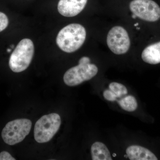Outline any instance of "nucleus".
Instances as JSON below:
<instances>
[{
	"label": "nucleus",
	"mask_w": 160,
	"mask_h": 160,
	"mask_svg": "<svg viewBox=\"0 0 160 160\" xmlns=\"http://www.w3.org/2000/svg\"><path fill=\"white\" fill-rule=\"evenodd\" d=\"M86 32L84 26L72 23L61 29L56 38L57 45L65 52L71 53L79 49L86 40Z\"/></svg>",
	"instance_id": "1"
},
{
	"label": "nucleus",
	"mask_w": 160,
	"mask_h": 160,
	"mask_svg": "<svg viewBox=\"0 0 160 160\" xmlns=\"http://www.w3.org/2000/svg\"><path fill=\"white\" fill-rule=\"evenodd\" d=\"M97 66L90 63V59L83 57L79 61L78 66L68 69L63 77L64 82L69 86H78L85 81H89L96 75Z\"/></svg>",
	"instance_id": "2"
},
{
	"label": "nucleus",
	"mask_w": 160,
	"mask_h": 160,
	"mask_svg": "<svg viewBox=\"0 0 160 160\" xmlns=\"http://www.w3.org/2000/svg\"><path fill=\"white\" fill-rule=\"evenodd\" d=\"M34 53V46L32 40L25 38L21 40L12 53L9 66L15 72H22L29 67Z\"/></svg>",
	"instance_id": "3"
},
{
	"label": "nucleus",
	"mask_w": 160,
	"mask_h": 160,
	"mask_svg": "<svg viewBox=\"0 0 160 160\" xmlns=\"http://www.w3.org/2000/svg\"><path fill=\"white\" fill-rule=\"evenodd\" d=\"M61 124V117L58 113H52L42 117L35 125V140L39 143L49 142L58 131Z\"/></svg>",
	"instance_id": "4"
},
{
	"label": "nucleus",
	"mask_w": 160,
	"mask_h": 160,
	"mask_svg": "<svg viewBox=\"0 0 160 160\" xmlns=\"http://www.w3.org/2000/svg\"><path fill=\"white\" fill-rule=\"evenodd\" d=\"M32 122L28 119H19L6 124L2 132V137L6 144L13 146L21 142L29 134Z\"/></svg>",
	"instance_id": "5"
},
{
	"label": "nucleus",
	"mask_w": 160,
	"mask_h": 160,
	"mask_svg": "<svg viewBox=\"0 0 160 160\" xmlns=\"http://www.w3.org/2000/svg\"><path fill=\"white\" fill-rule=\"evenodd\" d=\"M129 9L133 14L144 21L155 22L160 19V7L152 0H133L129 4Z\"/></svg>",
	"instance_id": "6"
},
{
	"label": "nucleus",
	"mask_w": 160,
	"mask_h": 160,
	"mask_svg": "<svg viewBox=\"0 0 160 160\" xmlns=\"http://www.w3.org/2000/svg\"><path fill=\"white\" fill-rule=\"evenodd\" d=\"M106 42L109 49L116 54H125L130 48V40L129 34L122 26L112 27L108 32Z\"/></svg>",
	"instance_id": "7"
},
{
	"label": "nucleus",
	"mask_w": 160,
	"mask_h": 160,
	"mask_svg": "<svg viewBox=\"0 0 160 160\" xmlns=\"http://www.w3.org/2000/svg\"><path fill=\"white\" fill-rule=\"evenodd\" d=\"M88 0H60L58 5L59 12L66 17H73L86 7Z\"/></svg>",
	"instance_id": "8"
},
{
	"label": "nucleus",
	"mask_w": 160,
	"mask_h": 160,
	"mask_svg": "<svg viewBox=\"0 0 160 160\" xmlns=\"http://www.w3.org/2000/svg\"><path fill=\"white\" fill-rule=\"evenodd\" d=\"M126 154L130 160H158L154 153L145 147L132 145L126 150Z\"/></svg>",
	"instance_id": "9"
},
{
	"label": "nucleus",
	"mask_w": 160,
	"mask_h": 160,
	"mask_svg": "<svg viewBox=\"0 0 160 160\" xmlns=\"http://www.w3.org/2000/svg\"><path fill=\"white\" fill-rule=\"evenodd\" d=\"M142 59L144 62L157 65L160 63V42L151 44L143 50Z\"/></svg>",
	"instance_id": "10"
},
{
	"label": "nucleus",
	"mask_w": 160,
	"mask_h": 160,
	"mask_svg": "<svg viewBox=\"0 0 160 160\" xmlns=\"http://www.w3.org/2000/svg\"><path fill=\"white\" fill-rule=\"evenodd\" d=\"M92 158L93 160H112L110 152L104 143L97 142L91 146Z\"/></svg>",
	"instance_id": "11"
},
{
	"label": "nucleus",
	"mask_w": 160,
	"mask_h": 160,
	"mask_svg": "<svg viewBox=\"0 0 160 160\" xmlns=\"http://www.w3.org/2000/svg\"><path fill=\"white\" fill-rule=\"evenodd\" d=\"M118 102L121 108L126 111L133 112L137 109V101L134 97L130 95L118 100Z\"/></svg>",
	"instance_id": "12"
},
{
	"label": "nucleus",
	"mask_w": 160,
	"mask_h": 160,
	"mask_svg": "<svg viewBox=\"0 0 160 160\" xmlns=\"http://www.w3.org/2000/svg\"><path fill=\"white\" fill-rule=\"evenodd\" d=\"M109 89L114 92L118 98L122 97L128 93V90L126 86L121 83L112 82L109 84Z\"/></svg>",
	"instance_id": "13"
},
{
	"label": "nucleus",
	"mask_w": 160,
	"mask_h": 160,
	"mask_svg": "<svg viewBox=\"0 0 160 160\" xmlns=\"http://www.w3.org/2000/svg\"><path fill=\"white\" fill-rule=\"evenodd\" d=\"M9 24V19L5 13L0 12V32L7 28Z\"/></svg>",
	"instance_id": "14"
},
{
	"label": "nucleus",
	"mask_w": 160,
	"mask_h": 160,
	"mask_svg": "<svg viewBox=\"0 0 160 160\" xmlns=\"http://www.w3.org/2000/svg\"><path fill=\"white\" fill-rule=\"evenodd\" d=\"M103 96L106 100L109 102H114L117 101L118 98L117 96L110 89L105 90L103 92Z\"/></svg>",
	"instance_id": "15"
},
{
	"label": "nucleus",
	"mask_w": 160,
	"mask_h": 160,
	"mask_svg": "<svg viewBox=\"0 0 160 160\" xmlns=\"http://www.w3.org/2000/svg\"><path fill=\"white\" fill-rule=\"evenodd\" d=\"M11 154L7 151H2L0 153V160H15Z\"/></svg>",
	"instance_id": "16"
},
{
	"label": "nucleus",
	"mask_w": 160,
	"mask_h": 160,
	"mask_svg": "<svg viewBox=\"0 0 160 160\" xmlns=\"http://www.w3.org/2000/svg\"><path fill=\"white\" fill-rule=\"evenodd\" d=\"M132 18H137V17L134 14H133L132 15Z\"/></svg>",
	"instance_id": "17"
},
{
	"label": "nucleus",
	"mask_w": 160,
	"mask_h": 160,
	"mask_svg": "<svg viewBox=\"0 0 160 160\" xmlns=\"http://www.w3.org/2000/svg\"><path fill=\"white\" fill-rule=\"evenodd\" d=\"M11 49H7V52H11Z\"/></svg>",
	"instance_id": "18"
}]
</instances>
